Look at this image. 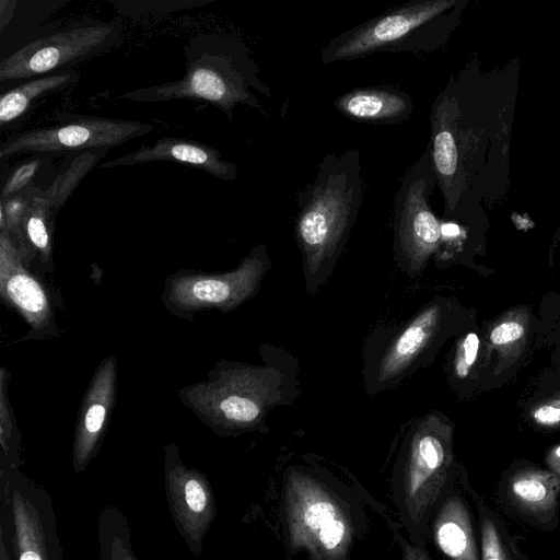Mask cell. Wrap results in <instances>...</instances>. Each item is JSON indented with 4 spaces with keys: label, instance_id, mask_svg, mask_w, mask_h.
I'll return each mask as SVG.
<instances>
[{
    "label": "cell",
    "instance_id": "6da1fadb",
    "mask_svg": "<svg viewBox=\"0 0 560 560\" xmlns=\"http://www.w3.org/2000/svg\"><path fill=\"white\" fill-rule=\"evenodd\" d=\"M359 149L326 152L315 177L296 194L294 238L308 294L330 277L364 201Z\"/></svg>",
    "mask_w": 560,
    "mask_h": 560
},
{
    "label": "cell",
    "instance_id": "7a4b0ae2",
    "mask_svg": "<svg viewBox=\"0 0 560 560\" xmlns=\"http://www.w3.org/2000/svg\"><path fill=\"white\" fill-rule=\"evenodd\" d=\"M264 365L217 362L208 380L180 389L179 398L207 427L221 436L258 430L277 406L300 394L294 359L268 346Z\"/></svg>",
    "mask_w": 560,
    "mask_h": 560
},
{
    "label": "cell",
    "instance_id": "3957f363",
    "mask_svg": "<svg viewBox=\"0 0 560 560\" xmlns=\"http://www.w3.org/2000/svg\"><path fill=\"white\" fill-rule=\"evenodd\" d=\"M184 57L186 72L182 78L127 91L119 98L133 103L199 101L217 107L231 120L240 105L267 115L257 93L271 98V91L241 40L223 34H198L184 46Z\"/></svg>",
    "mask_w": 560,
    "mask_h": 560
},
{
    "label": "cell",
    "instance_id": "277c9868",
    "mask_svg": "<svg viewBox=\"0 0 560 560\" xmlns=\"http://www.w3.org/2000/svg\"><path fill=\"white\" fill-rule=\"evenodd\" d=\"M458 0H412L336 35L320 50V63L350 61L377 52H430L440 45Z\"/></svg>",
    "mask_w": 560,
    "mask_h": 560
},
{
    "label": "cell",
    "instance_id": "5b68a950",
    "mask_svg": "<svg viewBox=\"0 0 560 560\" xmlns=\"http://www.w3.org/2000/svg\"><path fill=\"white\" fill-rule=\"evenodd\" d=\"M284 520L289 540L311 560H346L353 541V523L343 501L319 479L293 470L284 487Z\"/></svg>",
    "mask_w": 560,
    "mask_h": 560
},
{
    "label": "cell",
    "instance_id": "8992f818",
    "mask_svg": "<svg viewBox=\"0 0 560 560\" xmlns=\"http://www.w3.org/2000/svg\"><path fill=\"white\" fill-rule=\"evenodd\" d=\"M448 324V303L438 299L398 327L371 336L364 351L365 392L375 395L387 390L428 365L441 347Z\"/></svg>",
    "mask_w": 560,
    "mask_h": 560
},
{
    "label": "cell",
    "instance_id": "52a82bcc",
    "mask_svg": "<svg viewBox=\"0 0 560 560\" xmlns=\"http://www.w3.org/2000/svg\"><path fill=\"white\" fill-rule=\"evenodd\" d=\"M0 560H62L52 499L19 469L0 475Z\"/></svg>",
    "mask_w": 560,
    "mask_h": 560
},
{
    "label": "cell",
    "instance_id": "ba28073f",
    "mask_svg": "<svg viewBox=\"0 0 560 560\" xmlns=\"http://www.w3.org/2000/svg\"><path fill=\"white\" fill-rule=\"evenodd\" d=\"M435 185L427 148L404 173L393 203L394 259L410 278L420 276L443 245L442 222L430 206Z\"/></svg>",
    "mask_w": 560,
    "mask_h": 560
},
{
    "label": "cell",
    "instance_id": "9c48e42d",
    "mask_svg": "<svg viewBox=\"0 0 560 560\" xmlns=\"http://www.w3.org/2000/svg\"><path fill=\"white\" fill-rule=\"evenodd\" d=\"M453 463V424L440 412L416 418L408 427L400 458L401 499L413 523L438 500Z\"/></svg>",
    "mask_w": 560,
    "mask_h": 560
},
{
    "label": "cell",
    "instance_id": "30bf717a",
    "mask_svg": "<svg viewBox=\"0 0 560 560\" xmlns=\"http://www.w3.org/2000/svg\"><path fill=\"white\" fill-rule=\"evenodd\" d=\"M270 266L267 246L257 244L233 270L184 269L170 275L161 299L170 313L186 320L205 310L230 312L257 294Z\"/></svg>",
    "mask_w": 560,
    "mask_h": 560
},
{
    "label": "cell",
    "instance_id": "8fae6325",
    "mask_svg": "<svg viewBox=\"0 0 560 560\" xmlns=\"http://www.w3.org/2000/svg\"><path fill=\"white\" fill-rule=\"evenodd\" d=\"M120 34L118 21H88L37 38L0 61V81L33 79L67 70L115 46Z\"/></svg>",
    "mask_w": 560,
    "mask_h": 560
},
{
    "label": "cell",
    "instance_id": "7c38bea8",
    "mask_svg": "<svg viewBox=\"0 0 560 560\" xmlns=\"http://www.w3.org/2000/svg\"><path fill=\"white\" fill-rule=\"evenodd\" d=\"M153 129V125L143 121L83 117L13 135L1 143L0 158L20 153L109 150Z\"/></svg>",
    "mask_w": 560,
    "mask_h": 560
},
{
    "label": "cell",
    "instance_id": "4fadbf2b",
    "mask_svg": "<svg viewBox=\"0 0 560 560\" xmlns=\"http://www.w3.org/2000/svg\"><path fill=\"white\" fill-rule=\"evenodd\" d=\"M164 448V485L170 511L176 529L198 558L215 517L212 488L201 471L184 465L176 443L171 442Z\"/></svg>",
    "mask_w": 560,
    "mask_h": 560
},
{
    "label": "cell",
    "instance_id": "5bb4252c",
    "mask_svg": "<svg viewBox=\"0 0 560 560\" xmlns=\"http://www.w3.org/2000/svg\"><path fill=\"white\" fill-rule=\"evenodd\" d=\"M117 392V360L110 354L96 368L83 396L74 430L72 466L82 472L97 454Z\"/></svg>",
    "mask_w": 560,
    "mask_h": 560
},
{
    "label": "cell",
    "instance_id": "9a60e30c",
    "mask_svg": "<svg viewBox=\"0 0 560 560\" xmlns=\"http://www.w3.org/2000/svg\"><path fill=\"white\" fill-rule=\"evenodd\" d=\"M0 293L35 332L55 328L50 295L25 266L11 235L0 232Z\"/></svg>",
    "mask_w": 560,
    "mask_h": 560
},
{
    "label": "cell",
    "instance_id": "2e32d148",
    "mask_svg": "<svg viewBox=\"0 0 560 560\" xmlns=\"http://www.w3.org/2000/svg\"><path fill=\"white\" fill-rule=\"evenodd\" d=\"M150 162H175L203 171L222 180H235L237 166L224 160L221 153L200 141L177 137H163L153 144L102 163L98 167L132 166Z\"/></svg>",
    "mask_w": 560,
    "mask_h": 560
},
{
    "label": "cell",
    "instance_id": "e0dca14e",
    "mask_svg": "<svg viewBox=\"0 0 560 560\" xmlns=\"http://www.w3.org/2000/svg\"><path fill=\"white\" fill-rule=\"evenodd\" d=\"M334 107L345 117L365 124L397 125L415 109L412 96L395 85L355 88L339 95Z\"/></svg>",
    "mask_w": 560,
    "mask_h": 560
},
{
    "label": "cell",
    "instance_id": "ac0fdd59",
    "mask_svg": "<svg viewBox=\"0 0 560 560\" xmlns=\"http://www.w3.org/2000/svg\"><path fill=\"white\" fill-rule=\"evenodd\" d=\"M433 538L450 560H479L470 516L458 497L441 504L433 522Z\"/></svg>",
    "mask_w": 560,
    "mask_h": 560
},
{
    "label": "cell",
    "instance_id": "d6986e66",
    "mask_svg": "<svg viewBox=\"0 0 560 560\" xmlns=\"http://www.w3.org/2000/svg\"><path fill=\"white\" fill-rule=\"evenodd\" d=\"M509 494L523 512L547 516L556 509L560 494V475L538 468H525L513 474Z\"/></svg>",
    "mask_w": 560,
    "mask_h": 560
},
{
    "label": "cell",
    "instance_id": "ffe728a7",
    "mask_svg": "<svg viewBox=\"0 0 560 560\" xmlns=\"http://www.w3.org/2000/svg\"><path fill=\"white\" fill-rule=\"evenodd\" d=\"M78 80L77 71L57 72L30 79L2 93L0 97L1 127L9 126L24 115L36 98L74 84Z\"/></svg>",
    "mask_w": 560,
    "mask_h": 560
},
{
    "label": "cell",
    "instance_id": "44dd1931",
    "mask_svg": "<svg viewBox=\"0 0 560 560\" xmlns=\"http://www.w3.org/2000/svg\"><path fill=\"white\" fill-rule=\"evenodd\" d=\"M56 214L31 187V197L22 221L23 244L27 260L39 257L43 265L50 264Z\"/></svg>",
    "mask_w": 560,
    "mask_h": 560
},
{
    "label": "cell",
    "instance_id": "7402d4cb",
    "mask_svg": "<svg viewBox=\"0 0 560 560\" xmlns=\"http://www.w3.org/2000/svg\"><path fill=\"white\" fill-rule=\"evenodd\" d=\"M97 560H139L131 546L129 523L118 505H105L97 516Z\"/></svg>",
    "mask_w": 560,
    "mask_h": 560
},
{
    "label": "cell",
    "instance_id": "603a6c76",
    "mask_svg": "<svg viewBox=\"0 0 560 560\" xmlns=\"http://www.w3.org/2000/svg\"><path fill=\"white\" fill-rule=\"evenodd\" d=\"M529 328V315L524 308L505 313L495 320L488 334L490 349L502 362H511L522 353Z\"/></svg>",
    "mask_w": 560,
    "mask_h": 560
},
{
    "label": "cell",
    "instance_id": "cb8c5ba5",
    "mask_svg": "<svg viewBox=\"0 0 560 560\" xmlns=\"http://www.w3.org/2000/svg\"><path fill=\"white\" fill-rule=\"evenodd\" d=\"M108 152L106 149L81 152L71 164L58 175L51 185L42 190L34 187L36 195L42 197L50 210L57 214L82 179L96 166Z\"/></svg>",
    "mask_w": 560,
    "mask_h": 560
},
{
    "label": "cell",
    "instance_id": "d4e9b609",
    "mask_svg": "<svg viewBox=\"0 0 560 560\" xmlns=\"http://www.w3.org/2000/svg\"><path fill=\"white\" fill-rule=\"evenodd\" d=\"M480 340L476 332H468L456 343L450 365V376L457 383L467 381L477 364Z\"/></svg>",
    "mask_w": 560,
    "mask_h": 560
},
{
    "label": "cell",
    "instance_id": "484cf974",
    "mask_svg": "<svg viewBox=\"0 0 560 560\" xmlns=\"http://www.w3.org/2000/svg\"><path fill=\"white\" fill-rule=\"evenodd\" d=\"M39 167L40 162L38 160H31L20 164L3 185L1 198H9L25 190Z\"/></svg>",
    "mask_w": 560,
    "mask_h": 560
},
{
    "label": "cell",
    "instance_id": "4316f807",
    "mask_svg": "<svg viewBox=\"0 0 560 560\" xmlns=\"http://www.w3.org/2000/svg\"><path fill=\"white\" fill-rule=\"evenodd\" d=\"M482 560H508L499 530L494 522L488 517H482Z\"/></svg>",
    "mask_w": 560,
    "mask_h": 560
},
{
    "label": "cell",
    "instance_id": "83f0119b",
    "mask_svg": "<svg viewBox=\"0 0 560 560\" xmlns=\"http://www.w3.org/2000/svg\"><path fill=\"white\" fill-rule=\"evenodd\" d=\"M532 420L544 428L560 425V394L537 404L530 410Z\"/></svg>",
    "mask_w": 560,
    "mask_h": 560
},
{
    "label": "cell",
    "instance_id": "f1b7e54d",
    "mask_svg": "<svg viewBox=\"0 0 560 560\" xmlns=\"http://www.w3.org/2000/svg\"><path fill=\"white\" fill-rule=\"evenodd\" d=\"M401 560H430L428 555L420 547L415 545L404 544L402 559Z\"/></svg>",
    "mask_w": 560,
    "mask_h": 560
},
{
    "label": "cell",
    "instance_id": "f546056e",
    "mask_svg": "<svg viewBox=\"0 0 560 560\" xmlns=\"http://www.w3.org/2000/svg\"><path fill=\"white\" fill-rule=\"evenodd\" d=\"M16 1H0V31L3 32V28L10 21L14 9H15Z\"/></svg>",
    "mask_w": 560,
    "mask_h": 560
},
{
    "label": "cell",
    "instance_id": "4dcf8cb0",
    "mask_svg": "<svg viewBox=\"0 0 560 560\" xmlns=\"http://www.w3.org/2000/svg\"><path fill=\"white\" fill-rule=\"evenodd\" d=\"M548 465L552 472L560 475V446L550 452L548 456Z\"/></svg>",
    "mask_w": 560,
    "mask_h": 560
}]
</instances>
